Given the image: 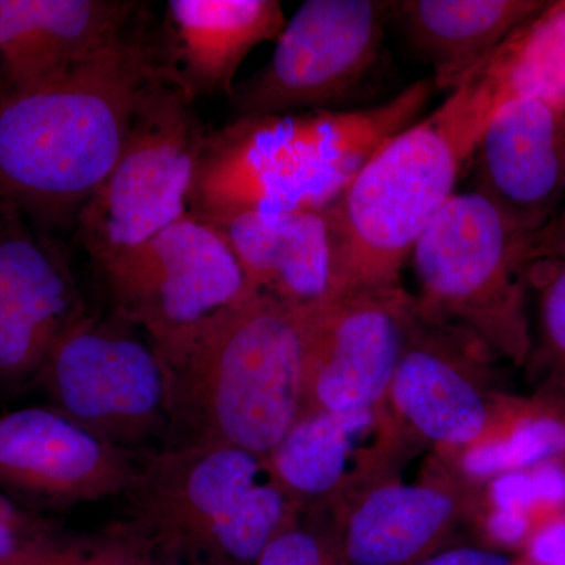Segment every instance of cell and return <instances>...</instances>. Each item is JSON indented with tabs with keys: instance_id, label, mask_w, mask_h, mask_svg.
Instances as JSON below:
<instances>
[{
	"instance_id": "3957f363",
	"label": "cell",
	"mask_w": 565,
	"mask_h": 565,
	"mask_svg": "<svg viewBox=\"0 0 565 565\" xmlns=\"http://www.w3.org/2000/svg\"><path fill=\"white\" fill-rule=\"evenodd\" d=\"M310 313L253 289L161 363L162 446L228 445L269 456L305 414Z\"/></svg>"
},
{
	"instance_id": "f1b7e54d",
	"label": "cell",
	"mask_w": 565,
	"mask_h": 565,
	"mask_svg": "<svg viewBox=\"0 0 565 565\" xmlns=\"http://www.w3.org/2000/svg\"><path fill=\"white\" fill-rule=\"evenodd\" d=\"M416 565H514L501 553L479 548H456L435 553Z\"/></svg>"
},
{
	"instance_id": "5b68a950",
	"label": "cell",
	"mask_w": 565,
	"mask_h": 565,
	"mask_svg": "<svg viewBox=\"0 0 565 565\" xmlns=\"http://www.w3.org/2000/svg\"><path fill=\"white\" fill-rule=\"evenodd\" d=\"M122 497L125 525L181 565H255L303 512L269 457L228 445L141 452Z\"/></svg>"
},
{
	"instance_id": "d4e9b609",
	"label": "cell",
	"mask_w": 565,
	"mask_h": 565,
	"mask_svg": "<svg viewBox=\"0 0 565 565\" xmlns=\"http://www.w3.org/2000/svg\"><path fill=\"white\" fill-rule=\"evenodd\" d=\"M255 565H343L332 534L296 525L282 531L263 550Z\"/></svg>"
},
{
	"instance_id": "d6986e66",
	"label": "cell",
	"mask_w": 565,
	"mask_h": 565,
	"mask_svg": "<svg viewBox=\"0 0 565 565\" xmlns=\"http://www.w3.org/2000/svg\"><path fill=\"white\" fill-rule=\"evenodd\" d=\"M467 508L445 475L426 481L374 482L332 511L334 548L343 565H416L435 555Z\"/></svg>"
},
{
	"instance_id": "7402d4cb",
	"label": "cell",
	"mask_w": 565,
	"mask_h": 565,
	"mask_svg": "<svg viewBox=\"0 0 565 565\" xmlns=\"http://www.w3.org/2000/svg\"><path fill=\"white\" fill-rule=\"evenodd\" d=\"M564 455L563 416L505 401L492 429L452 459L468 481L490 482L501 475L556 462Z\"/></svg>"
},
{
	"instance_id": "ac0fdd59",
	"label": "cell",
	"mask_w": 565,
	"mask_h": 565,
	"mask_svg": "<svg viewBox=\"0 0 565 565\" xmlns=\"http://www.w3.org/2000/svg\"><path fill=\"white\" fill-rule=\"evenodd\" d=\"M248 285L296 310H321L344 296L330 206L267 214L245 212L218 223Z\"/></svg>"
},
{
	"instance_id": "e0dca14e",
	"label": "cell",
	"mask_w": 565,
	"mask_h": 565,
	"mask_svg": "<svg viewBox=\"0 0 565 565\" xmlns=\"http://www.w3.org/2000/svg\"><path fill=\"white\" fill-rule=\"evenodd\" d=\"M140 10L129 0H0V88L61 79L125 39Z\"/></svg>"
},
{
	"instance_id": "9c48e42d",
	"label": "cell",
	"mask_w": 565,
	"mask_h": 565,
	"mask_svg": "<svg viewBox=\"0 0 565 565\" xmlns=\"http://www.w3.org/2000/svg\"><path fill=\"white\" fill-rule=\"evenodd\" d=\"M36 381L54 411L110 444L166 441V375L147 338L121 319L87 313L63 334Z\"/></svg>"
},
{
	"instance_id": "83f0119b",
	"label": "cell",
	"mask_w": 565,
	"mask_h": 565,
	"mask_svg": "<svg viewBox=\"0 0 565 565\" xmlns=\"http://www.w3.org/2000/svg\"><path fill=\"white\" fill-rule=\"evenodd\" d=\"M531 263L550 264L552 269L565 266V207L534 233Z\"/></svg>"
},
{
	"instance_id": "6da1fadb",
	"label": "cell",
	"mask_w": 565,
	"mask_h": 565,
	"mask_svg": "<svg viewBox=\"0 0 565 565\" xmlns=\"http://www.w3.org/2000/svg\"><path fill=\"white\" fill-rule=\"evenodd\" d=\"M140 20L61 79L0 88V212H17L43 233L76 223L117 162L145 96L169 71L162 43Z\"/></svg>"
},
{
	"instance_id": "5bb4252c",
	"label": "cell",
	"mask_w": 565,
	"mask_h": 565,
	"mask_svg": "<svg viewBox=\"0 0 565 565\" xmlns=\"http://www.w3.org/2000/svg\"><path fill=\"white\" fill-rule=\"evenodd\" d=\"M87 313L62 244L21 214L0 212V384L35 377Z\"/></svg>"
},
{
	"instance_id": "30bf717a",
	"label": "cell",
	"mask_w": 565,
	"mask_h": 565,
	"mask_svg": "<svg viewBox=\"0 0 565 565\" xmlns=\"http://www.w3.org/2000/svg\"><path fill=\"white\" fill-rule=\"evenodd\" d=\"M392 2L307 0L270 61L234 88L236 118L327 110L351 98L381 57Z\"/></svg>"
},
{
	"instance_id": "cb8c5ba5",
	"label": "cell",
	"mask_w": 565,
	"mask_h": 565,
	"mask_svg": "<svg viewBox=\"0 0 565 565\" xmlns=\"http://www.w3.org/2000/svg\"><path fill=\"white\" fill-rule=\"evenodd\" d=\"M487 508L525 515L541 526L565 508V475L556 462L498 476L489 482Z\"/></svg>"
},
{
	"instance_id": "4dcf8cb0",
	"label": "cell",
	"mask_w": 565,
	"mask_h": 565,
	"mask_svg": "<svg viewBox=\"0 0 565 565\" xmlns=\"http://www.w3.org/2000/svg\"><path fill=\"white\" fill-rule=\"evenodd\" d=\"M143 565H181L174 563V561L166 559V557L156 556L150 553L148 555L147 561H145Z\"/></svg>"
},
{
	"instance_id": "9a60e30c",
	"label": "cell",
	"mask_w": 565,
	"mask_h": 565,
	"mask_svg": "<svg viewBox=\"0 0 565 565\" xmlns=\"http://www.w3.org/2000/svg\"><path fill=\"white\" fill-rule=\"evenodd\" d=\"M403 435L388 403L308 412L267 457L303 511H332L388 476Z\"/></svg>"
},
{
	"instance_id": "7c38bea8",
	"label": "cell",
	"mask_w": 565,
	"mask_h": 565,
	"mask_svg": "<svg viewBox=\"0 0 565 565\" xmlns=\"http://www.w3.org/2000/svg\"><path fill=\"white\" fill-rule=\"evenodd\" d=\"M489 351L459 327L426 321L415 305L407 345L386 399L403 434L422 438L446 457L484 437L505 403L484 385Z\"/></svg>"
},
{
	"instance_id": "44dd1931",
	"label": "cell",
	"mask_w": 565,
	"mask_h": 565,
	"mask_svg": "<svg viewBox=\"0 0 565 565\" xmlns=\"http://www.w3.org/2000/svg\"><path fill=\"white\" fill-rule=\"evenodd\" d=\"M552 2L539 0H403L392 2L416 54L433 68L437 90H456L512 33Z\"/></svg>"
},
{
	"instance_id": "7a4b0ae2",
	"label": "cell",
	"mask_w": 565,
	"mask_h": 565,
	"mask_svg": "<svg viewBox=\"0 0 565 565\" xmlns=\"http://www.w3.org/2000/svg\"><path fill=\"white\" fill-rule=\"evenodd\" d=\"M435 90L430 77L371 109L234 118L207 134L188 212L214 225L245 212L330 206L386 141L418 120Z\"/></svg>"
},
{
	"instance_id": "ffe728a7",
	"label": "cell",
	"mask_w": 565,
	"mask_h": 565,
	"mask_svg": "<svg viewBox=\"0 0 565 565\" xmlns=\"http://www.w3.org/2000/svg\"><path fill=\"white\" fill-rule=\"evenodd\" d=\"M286 25L278 0H170L163 46L170 76L195 99L234 92V76L258 44Z\"/></svg>"
},
{
	"instance_id": "8992f818",
	"label": "cell",
	"mask_w": 565,
	"mask_h": 565,
	"mask_svg": "<svg viewBox=\"0 0 565 565\" xmlns=\"http://www.w3.org/2000/svg\"><path fill=\"white\" fill-rule=\"evenodd\" d=\"M533 236L481 192L455 193L412 250L419 316L459 327L490 351L525 355L522 277Z\"/></svg>"
},
{
	"instance_id": "1f68e13d",
	"label": "cell",
	"mask_w": 565,
	"mask_h": 565,
	"mask_svg": "<svg viewBox=\"0 0 565 565\" xmlns=\"http://www.w3.org/2000/svg\"><path fill=\"white\" fill-rule=\"evenodd\" d=\"M564 475H565V470H564Z\"/></svg>"
},
{
	"instance_id": "484cf974",
	"label": "cell",
	"mask_w": 565,
	"mask_h": 565,
	"mask_svg": "<svg viewBox=\"0 0 565 565\" xmlns=\"http://www.w3.org/2000/svg\"><path fill=\"white\" fill-rule=\"evenodd\" d=\"M525 557L527 565H565V511L535 530Z\"/></svg>"
},
{
	"instance_id": "4316f807",
	"label": "cell",
	"mask_w": 565,
	"mask_h": 565,
	"mask_svg": "<svg viewBox=\"0 0 565 565\" xmlns=\"http://www.w3.org/2000/svg\"><path fill=\"white\" fill-rule=\"evenodd\" d=\"M542 311L550 344L565 355V266L556 267L550 275Z\"/></svg>"
},
{
	"instance_id": "603a6c76",
	"label": "cell",
	"mask_w": 565,
	"mask_h": 565,
	"mask_svg": "<svg viewBox=\"0 0 565 565\" xmlns=\"http://www.w3.org/2000/svg\"><path fill=\"white\" fill-rule=\"evenodd\" d=\"M150 548L125 523L102 534L20 544L0 565H143Z\"/></svg>"
},
{
	"instance_id": "4fadbf2b",
	"label": "cell",
	"mask_w": 565,
	"mask_h": 565,
	"mask_svg": "<svg viewBox=\"0 0 565 565\" xmlns=\"http://www.w3.org/2000/svg\"><path fill=\"white\" fill-rule=\"evenodd\" d=\"M137 459L54 408L0 416V493L25 503L65 508L122 497Z\"/></svg>"
},
{
	"instance_id": "ba28073f",
	"label": "cell",
	"mask_w": 565,
	"mask_h": 565,
	"mask_svg": "<svg viewBox=\"0 0 565 565\" xmlns=\"http://www.w3.org/2000/svg\"><path fill=\"white\" fill-rule=\"evenodd\" d=\"M95 269L115 318L140 329L161 363L253 291L222 233L189 212Z\"/></svg>"
},
{
	"instance_id": "f546056e",
	"label": "cell",
	"mask_w": 565,
	"mask_h": 565,
	"mask_svg": "<svg viewBox=\"0 0 565 565\" xmlns=\"http://www.w3.org/2000/svg\"><path fill=\"white\" fill-rule=\"evenodd\" d=\"M17 514L13 505L6 498L0 497V557L10 555L21 544Z\"/></svg>"
},
{
	"instance_id": "2e32d148",
	"label": "cell",
	"mask_w": 565,
	"mask_h": 565,
	"mask_svg": "<svg viewBox=\"0 0 565 565\" xmlns=\"http://www.w3.org/2000/svg\"><path fill=\"white\" fill-rule=\"evenodd\" d=\"M471 161L476 191L537 233L565 199V99L522 96L500 107Z\"/></svg>"
},
{
	"instance_id": "277c9868",
	"label": "cell",
	"mask_w": 565,
	"mask_h": 565,
	"mask_svg": "<svg viewBox=\"0 0 565 565\" xmlns=\"http://www.w3.org/2000/svg\"><path fill=\"white\" fill-rule=\"evenodd\" d=\"M503 104L493 54L437 110L386 141L330 204L344 296L401 285L405 259L455 195L460 170Z\"/></svg>"
},
{
	"instance_id": "52a82bcc",
	"label": "cell",
	"mask_w": 565,
	"mask_h": 565,
	"mask_svg": "<svg viewBox=\"0 0 565 565\" xmlns=\"http://www.w3.org/2000/svg\"><path fill=\"white\" fill-rule=\"evenodd\" d=\"M167 71L141 102L128 140L76 218L93 266L148 243L188 214L207 134Z\"/></svg>"
},
{
	"instance_id": "8fae6325",
	"label": "cell",
	"mask_w": 565,
	"mask_h": 565,
	"mask_svg": "<svg viewBox=\"0 0 565 565\" xmlns=\"http://www.w3.org/2000/svg\"><path fill=\"white\" fill-rule=\"evenodd\" d=\"M415 318L403 286L345 294L308 318L305 414L386 404Z\"/></svg>"
}]
</instances>
